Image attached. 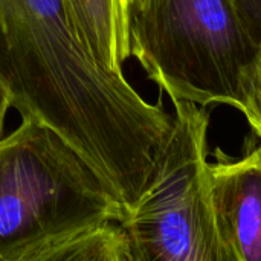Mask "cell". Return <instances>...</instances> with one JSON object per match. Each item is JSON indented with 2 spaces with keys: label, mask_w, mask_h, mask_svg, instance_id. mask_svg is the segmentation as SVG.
Segmentation results:
<instances>
[{
  "label": "cell",
  "mask_w": 261,
  "mask_h": 261,
  "mask_svg": "<svg viewBox=\"0 0 261 261\" xmlns=\"http://www.w3.org/2000/svg\"><path fill=\"white\" fill-rule=\"evenodd\" d=\"M122 252L121 229L109 225L5 261H119Z\"/></svg>",
  "instance_id": "cell-7"
},
{
  "label": "cell",
  "mask_w": 261,
  "mask_h": 261,
  "mask_svg": "<svg viewBox=\"0 0 261 261\" xmlns=\"http://www.w3.org/2000/svg\"><path fill=\"white\" fill-rule=\"evenodd\" d=\"M239 14L251 34L252 40L257 43L261 37V0H234Z\"/></svg>",
  "instance_id": "cell-9"
},
{
  "label": "cell",
  "mask_w": 261,
  "mask_h": 261,
  "mask_svg": "<svg viewBox=\"0 0 261 261\" xmlns=\"http://www.w3.org/2000/svg\"><path fill=\"white\" fill-rule=\"evenodd\" d=\"M122 220L121 205L49 127L21 119L0 141V261Z\"/></svg>",
  "instance_id": "cell-2"
},
{
  "label": "cell",
  "mask_w": 261,
  "mask_h": 261,
  "mask_svg": "<svg viewBox=\"0 0 261 261\" xmlns=\"http://www.w3.org/2000/svg\"><path fill=\"white\" fill-rule=\"evenodd\" d=\"M12 107V101H11V93L5 84V81L0 76V141L3 139V127H5V119H6V113L8 110Z\"/></svg>",
  "instance_id": "cell-10"
},
{
  "label": "cell",
  "mask_w": 261,
  "mask_h": 261,
  "mask_svg": "<svg viewBox=\"0 0 261 261\" xmlns=\"http://www.w3.org/2000/svg\"><path fill=\"white\" fill-rule=\"evenodd\" d=\"M138 0H66L73 26L92 54L107 70L124 73L132 57L130 29Z\"/></svg>",
  "instance_id": "cell-6"
},
{
  "label": "cell",
  "mask_w": 261,
  "mask_h": 261,
  "mask_svg": "<svg viewBox=\"0 0 261 261\" xmlns=\"http://www.w3.org/2000/svg\"><path fill=\"white\" fill-rule=\"evenodd\" d=\"M214 205L240 261H261V144L240 158L220 150L210 161Z\"/></svg>",
  "instance_id": "cell-5"
},
{
  "label": "cell",
  "mask_w": 261,
  "mask_h": 261,
  "mask_svg": "<svg viewBox=\"0 0 261 261\" xmlns=\"http://www.w3.org/2000/svg\"><path fill=\"white\" fill-rule=\"evenodd\" d=\"M132 57L174 101L242 110V73L257 52L234 0H138Z\"/></svg>",
  "instance_id": "cell-3"
},
{
  "label": "cell",
  "mask_w": 261,
  "mask_h": 261,
  "mask_svg": "<svg viewBox=\"0 0 261 261\" xmlns=\"http://www.w3.org/2000/svg\"><path fill=\"white\" fill-rule=\"evenodd\" d=\"M174 121L136 206L118 225L127 261H240L211 191L210 112L174 101Z\"/></svg>",
  "instance_id": "cell-4"
},
{
  "label": "cell",
  "mask_w": 261,
  "mask_h": 261,
  "mask_svg": "<svg viewBox=\"0 0 261 261\" xmlns=\"http://www.w3.org/2000/svg\"><path fill=\"white\" fill-rule=\"evenodd\" d=\"M119 261H127V258H125V254H124V252H122V255H121Z\"/></svg>",
  "instance_id": "cell-11"
},
{
  "label": "cell",
  "mask_w": 261,
  "mask_h": 261,
  "mask_svg": "<svg viewBox=\"0 0 261 261\" xmlns=\"http://www.w3.org/2000/svg\"><path fill=\"white\" fill-rule=\"evenodd\" d=\"M0 76L21 119L66 141L127 216L173 128L162 101L92 57L66 0H0Z\"/></svg>",
  "instance_id": "cell-1"
},
{
  "label": "cell",
  "mask_w": 261,
  "mask_h": 261,
  "mask_svg": "<svg viewBox=\"0 0 261 261\" xmlns=\"http://www.w3.org/2000/svg\"><path fill=\"white\" fill-rule=\"evenodd\" d=\"M257 52L242 73V113L261 139V37Z\"/></svg>",
  "instance_id": "cell-8"
}]
</instances>
